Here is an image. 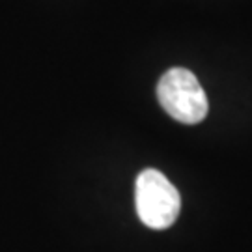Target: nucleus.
Listing matches in <instances>:
<instances>
[{
  "label": "nucleus",
  "mask_w": 252,
  "mask_h": 252,
  "mask_svg": "<svg viewBox=\"0 0 252 252\" xmlns=\"http://www.w3.org/2000/svg\"><path fill=\"white\" fill-rule=\"evenodd\" d=\"M138 219L152 230H164L176 222L181 209V198L170 180L155 168L138 174L135 187Z\"/></svg>",
  "instance_id": "obj_1"
},
{
  "label": "nucleus",
  "mask_w": 252,
  "mask_h": 252,
  "mask_svg": "<svg viewBox=\"0 0 252 252\" xmlns=\"http://www.w3.org/2000/svg\"><path fill=\"white\" fill-rule=\"evenodd\" d=\"M161 107L176 122L194 126L207 116L209 103L198 79L185 67H172L157 84Z\"/></svg>",
  "instance_id": "obj_2"
}]
</instances>
